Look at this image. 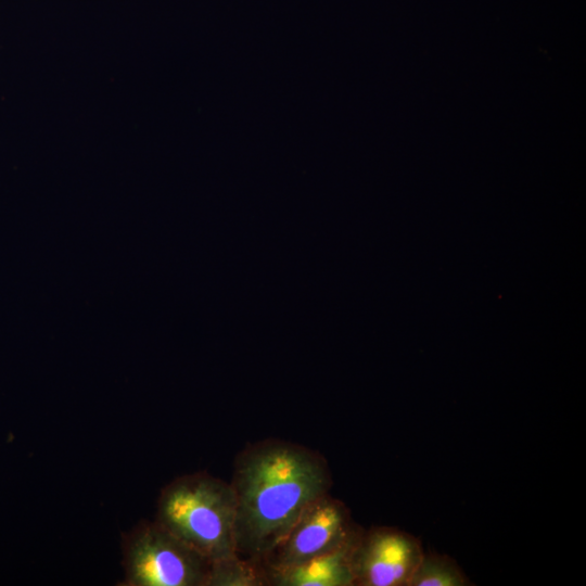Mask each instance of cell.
<instances>
[{"instance_id":"cell-1","label":"cell","mask_w":586,"mask_h":586,"mask_svg":"<svg viewBox=\"0 0 586 586\" xmlns=\"http://www.w3.org/2000/svg\"><path fill=\"white\" fill-rule=\"evenodd\" d=\"M235 553L262 563L302 511L329 493L327 460L303 445L265 440L247 445L234 459Z\"/></svg>"},{"instance_id":"cell-2","label":"cell","mask_w":586,"mask_h":586,"mask_svg":"<svg viewBox=\"0 0 586 586\" xmlns=\"http://www.w3.org/2000/svg\"><path fill=\"white\" fill-rule=\"evenodd\" d=\"M235 514L230 482L201 471L178 476L161 491L154 521L215 562L237 555Z\"/></svg>"},{"instance_id":"cell-3","label":"cell","mask_w":586,"mask_h":586,"mask_svg":"<svg viewBox=\"0 0 586 586\" xmlns=\"http://www.w3.org/2000/svg\"><path fill=\"white\" fill-rule=\"evenodd\" d=\"M123 586H206L211 561L157 522L123 535Z\"/></svg>"},{"instance_id":"cell-4","label":"cell","mask_w":586,"mask_h":586,"mask_svg":"<svg viewBox=\"0 0 586 586\" xmlns=\"http://www.w3.org/2000/svg\"><path fill=\"white\" fill-rule=\"evenodd\" d=\"M360 530L346 505L329 493L313 500L260 563L284 566L334 550Z\"/></svg>"},{"instance_id":"cell-5","label":"cell","mask_w":586,"mask_h":586,"mask_svg":"<svg viewBox=\"0 0 586 586\" xmlns=\"http://www.w3.org/2000/svg\"><path fill=\"white\" fill-rule=\"evenodd\" d=\"M423 552L419 539L399 528H361L352 553L353 586H409Z\"/></svg>"},{"instance_id":"cell-6","label":"cell","mask_w":586,"mask_h":586,"mask_svg":"<svg viewBox=\"0 0 586 586\" xmlns=\"http://www.w3.org/2000/svg\"><path fill=\"white\" fill-rule=\"evenodd\" d=\"M361 531L343 546L302 562L265 566L267 586H353L352 553Z\"/></svg>"},{"instance_id":"cell-7","label":"cell","mask_w":586,"mask_h":586,"mask_svg":"<svg viewBox=\"0 0 586 586\" xmlns=\"http://www.w3.org/2000/svg\"><path fill=\"white\" fill-rule=\"evenodd\" d=\"M206 586H267L260 563L238 555L211 563Z\"/></svg>"},{"instance_id":"cell-8","label":"cell","mask_w":586,"mask_h":586,"mask_svg":"<svg viewBox=\"0 0 586 586\" xmlns=\"http://www.w3.org/2000/svg\"><path fill=\"white\" fill-rule=\"evenodd\" d=\"M471 585L457 562L446 555L423 552L409 586H468Z\"/></svg>"}]
</instances>
